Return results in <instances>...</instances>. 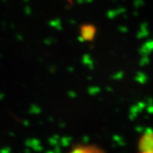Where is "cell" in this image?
Masks as SVG:
<instances>
[{
  "label": "cell",
  "instance_id": "obj_1",
  "mask_svg": "<svg viewBox=\"0 0 153 153\" xmlns=\"http://www.w3.org/2000/svg\"><path fill=\"white\" fill-rule=\"evenodd\" d=\"M139 153H153V133L146 134L140 139Z\"/></svg>",
  "mask_w": 153,
  "mask_h": 153
},
{
  "label": "cell",
  "instance_id": "obj_2",
  "mask_svg": "<svg viewBox=\"0 0 153 153\" xmlns=\"http://www.w3.org/2000/svg\"><path fill=\"white\" fill-rule=\"evenodd\" d=\"M68 153H105L101 149L95 145H78Z\"/></svg>",
  "mask_w": 153,
  "mask_h": 153
}]
</instances>
